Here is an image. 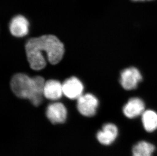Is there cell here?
I'll return each mask as SVG.
<instances>
[{
    "instance_id": "cell-6",
    "label": "cell",
    "mask_w": 157,
    "mask_h": 156,
    "mask_svg": "<svg viewBox=\"0 0 157 156\" xmlns=\"http://www.w3.org/2000/svg\"><path fill=\"white\" fill-rule=\"evenodd\" d=\"M46 115L52 124L63 123L67 118V109L61 102L51 103L47 108Z\"/></svg>"
},
{
    "instance_id": "cell-8",
    "label": "cell",
    "mask_w": 157,
    "mask_h": 156,
    "mask_svg": "<svg viewBox=\"0 0 157 156\" xmlns=\"http://www.w3.org/2000/svg\"><path fill=\"white\" fill-rule=\"evenodd\" d=\"M145 111V105L142 99L138 97L130 99L123 109V113L127 118H136Z\"/></svg>"
},
{
    "instance_id": "cell-11",
    "label": "cell",
    "mask_w": 157,
    "mask_h": 156,
    "mask_svg": "<svg viewBox=\"0 0 157 156\" xmlns=\"http://www.w3.org/2000/svg\"><path fill=\"white\" fill-rule=\"evenodd\" d=\"M141 117L142 124L146 131L151 132L157 129V113L155 111L145 110Z\"/></svg>"
},
{
    "instance_id": "cell-1",
    "label": "cell",
    "mask_w": 157,
    "mask_h": 156,
    "mask_svg": "<svg viewBox=\"0 0 157 156\" xmlns=\"http://www.w3.org/2000/svg\"><path fill=\"white\" fill-rule=\"evenodd\" d=\"M25 48L30 67L35 71L43 69L46 66L44 54L51 64L56 65L61 61L65 53L64 44L52 35L30 39L25 44Z\"/></svg>"
},
{
    "instance_id": "cell-10",
    "label": "cell",
    "mask_w": 157,
    "mask_h": 156,
    "mask_svg": "<svg viewBox=\"0 0 157 156\" xmlns=\"http://www.w3.org/2000/svg\"><path fill=\"white\" fill-rule=\"evenodd\" d=\"M63 94V85L59 81L49 80L45 83L43 95L48 99L56 100L59 99Z\"/></svg>"
},
{
    "instance_id": "cell-2",
    "label": "cell",
    "mask_w": 157,
    "mask_h": 156,
    "mask_svg": "<svg viewBox=\"0 0 157 156\" xmlns=\"http://www.w3.org/2000/svg\"><path fill=\"white\" fill-rule=\"evenodd\" d=\"M45 80L41 76L31 78L25 74L18 73L12 77L10 86L15 95L28 99L35 106H39L43 100Z\"/></svg>"
},
{
    "instance_id": "cell-9",
    "label": "cell",
    "mask_w": 157,
    "mask_h": 156,
    "mask_svg": "<svg viewBox=\"0 0 157 156\" xmlns=\"http://www.w3.org/2000/svg\"><path fill=\"white\" fill-rule=\"evenodd\" d=\"M118 136V129L113 123H107L103 126L102 129L97 134V138L101 144L108 146L116 140Z\"/></svg>"
},
{
    "instance_id": "cell-3",
    "label": "cell",
    "mask_w": 157,
    "mask_h": 156,
    "mask_svg": "<svg viewBox=\"0 0 157 156\" xmlns=\"http://www.w3.org/2000/svg\"><path fill=\"white\" fill-rule=\"evenodd\" d=\"M98 105V99L90 93L82 94L77 99V109L84 116H94L96 113Z\"/></svg>"
},
{
    "instance_id": "cell-12",
    "label": "cell",
    "mask_w": 157,
    "mask_h": 156,
    "mask_svg": "<svg viewBox=\"0 0 157 156\" xmlns=\"http://www.w3.org/2000/svg\"><path fill=\"white\" fill-rule=\"evenodd\" d=\"M155 147L146 141H140L134 145L132 149V156H151Z\"/></svg>"
},
{
    "instance_id": "cell-7",
    "label": "cell",
    "mask_w": 157,
    "mask_h": 156,
    "mask_svg": "<svg viewBox=\"0 0 157 156\" xmlns=\"http://www.w3.org/2000/svg\"><path fill=\"white\" fill-rule=\"evenodd\" d=\"M30 24L27 18L21 15H18L12 18L9 24L11 34L14 37H25L29 31Z\"/></svg>"
},
{
    "instance_id": "cell-5",
    "label": "cell",
    "mask_w": 157,
    "mask_h": 156,
    "mask_svg": "<svg viewBox=\"0 0 157 156\" xmlns=\"http://www.w3.org/2000/svg\"><path fill=\"white\" fill-rule=\"evenodd\" d=\"M63 94L71 99H77L82 95L84 87L82 82L76 77H72L62 84Z\"/></svg>"
},
{
    "instance_id": "cell-13",
    "label": "cell",
    "mask_w": 157,
    "mask_h": 156,
    "mask_svg": "<svg viewBox=\"0 0 157 156\" xmlns=\"http://www.w3.org/2000/svg\"><path fill=\"white\" fill-rule=\"evenodd\" d=\"M132 1L135 2H141L145 1H152V0H132Z\"/></svg>"
},
{
    "instance_id": "cell-4",
    "label": "cell",
    "mask_w": 157,
    "mask_h": 156,
    "mask_svg": "<svg viewBox=\"0 0 157 156\" xmlns=\"http://www.w3.org/2000/svg\"><path fill=\"white\" fill-rule=\"evenodd\" d=\"M142 80L140 71L134 67L127 68L121 73L120 83L125 90H131L136 88Z\"/></svg>"
}]
</instances>
